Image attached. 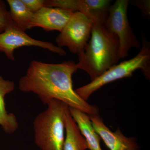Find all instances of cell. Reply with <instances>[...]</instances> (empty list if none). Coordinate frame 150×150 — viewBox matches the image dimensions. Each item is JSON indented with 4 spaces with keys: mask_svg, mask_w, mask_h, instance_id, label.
<instances>
[{
    "mask_svg": "<svg viewBox=\"0 0 150 150\" xmlns=\"http://www.w3.org/2000/svg\"><path fill=\"white\" fill-rule=\"evenodd\" d=\"M142 48L137 56L130 60L110 68L99 77L75 90L79 96L86 101L91 95L105 85L125 78L131 77L138 69L141 70L148 79L150 78V46L144 38Z\"/></svg>",
    "mask_w": 150,
    "mask_h": 150,
    "instance_id": "obj_4",
    "label": "cell"
},
{
    "mask_svg": "<svg viewBox=\"0 0 150 150\" xmlns=\"http://www.w3.org/2000/svg\"><path fill=\"white\" fill-rule=\"evenodd\" d=\"M118 38L103 23H93L90 40L78 54L79 69L87 73L91 81L117 64L120 59Z\"/></svg>",
    "mask_w": 150,
    "mask_h": 150,
    "instance_id": "obj_2",
    "label": "cell"
},
{
    "mask_svg": "<svg viewBox=\"0 0 150 150\" xmlns=\"http://www.w3.org/2000/svg\"><path fill=\"white\" fill-rule=\"evenodd\" d=\"M74 13L59 8L43 7L33 14L28 29L38 27L46 31L58 30L61 32Z\"/></svg>",
    "mask_w": 150,
    "mask_h": 150,
    "instance_id": "obj_9",
    "label": "cell"
},
{
    "mask_svg": "<svg viewBox=\"0 0 150 150\" xmlns=\"http://www.w3.org/2000/svg\"><path fill=\"white\" fill-rule=\"evenodd\" d=\"M129 0H117L110 6L103 25L118 38L119 59L126 58L132 48H141V45L129 24L127 17Z\"/></svg>",
    "mask_w": 150,
    "mask_h": 150,
    "instance_id": "obj_5",
    "label": "cell"
},
{
    "mask_svg": "<svg viewBox=\"0 0 150 150\" xmlns=\"http://www.w3.org/2000/svg\"><path fill=\"white\" fill-rule=\"evenodd\" d=\"M134 5L139 9L147 17L150 16L149 0H137L132 1Z\"/></svg>",
    "mask_w": 150,
    "mask_h": 150,
    "instance_id": "obj_17",
    "label": "cell"
},
{
    "mask_svg": "<svg viewBox=\"0 0 150 150\" xmlns=\"http://www.w3.org/2000/svg\"><path fill=\"white\" fill-rule=\"evenodd\" d=\"M15 87L13 81L4 79L0 75V125L4 131L9 134L14 133L18 127L16 116L6 110L5 102L6 95L13 91Z\"/></svg>",
    "mask_w": 150,
    "mask_h": 150,
    "instance_id": "obj_12",
    "label": "cell"
},
{
    "mask_svg": "<svg viewBox=\"0 0 150 150\" xmlns=\"http://www.w3.org/2000/svg\"><path fill=\"white\" fill-rule=\"evenodd\" d=\"M23 4L33 13L45 7V0H22Z\"/></svg>",
    "mask_w": 150,
    "mask_h": 150,
    "instance_id": "obj_16",
    "label": "cell"
},
{
    "mask_svg": "<svg viewBox=\"0 0 150 150\" xmlns=\"http://www.w3.org/2000/svg\"><path fill=\"white\" fill-rule=\"evenodd\" d=\"M78 69L74 61L52 64L33 60L19 81V89L36 94L44 104L57 99L88 115L98 114V108L81 98L73 88V74Z\"/></svg>",
    "mask_w": 150,
    "mask_h": 150,
    "instance_id": "obj_1",
    "label": "cell"
},
{
    "mask_svg": "<svg viewBox=\"0 0 150 150\" xmlns=\"http://www.w3.org/2000/svg\"><path fill=\"white\" fill-rule=\"evenodd\" d=\"M70 114L76 123L90 150H102L100 137L94 128L89 115L81 110L69 107Z\"/></svg>",
    "mask_w": 150,
    "mask_h": 150,
    "instance_id": "obj_11",
    "label": "cell"
},
{
    "mask_svg": "<svg viewBox=\"0 0 150 150\" xmlns=\"http://www.w3.org/2000/svg\"><path fill=\"white\" fill-rule=\"evenodd\" d=\"M46 105L47 109L33 122L35 144L41 150H63L65 114L69 106L57 99L51 100Z\"/></svg>",
    "mask_w": 150,
    "mask_h": 150,
    "instance_id": "obj_3",
    "label": "cell"
},
{
    "mask_svg": "<svg viewBox=\"0 0 150 150\" xmlns=\"http://www.w3.org/2000/svg\"><path fill=\"white\" fill-rule=\"evenodd\" d=\"M93 21L79 12H75L56 38L58 47H68L74 54L83 51L90 39Z\"/></svg>",
    "mask_w": 150,
    "mask_h": 150,
    "instance_id": "obj_6",
    "label": "cell"
},
{
    "mask_svg": "<svg viewBox=\"0 0 150 150\" xmlns=\"http://www.w3.org/2000/svg\"><path fill=\"white\" fill-rule=\"evenodd\" d=\"M111 3L109 0H46L45 7L79 12L93 23H103L108 16Z\"/></svg>",
    "mask_w": 150,
    "mask_h": 150,
    "instance_id": "obj_8",
    "label": "cell"
},
{
    "mask_svg": "<svg viewBox=\"0 0 150 150\" xmlns=\"http://www.w3.org/2000/svg\"><path fill=\"white\" fill-rule=\"evenodd\" d=\"M23 46L40 47L61 56L66 55L64 49L53 43L30 37L12 21L3 32L0 33V52L4 53L9 60L14 61L15 50Z\"/></svg>",
    "mask_w": 150,
    "mask_h": 150,
    "instance_id": "obj_7",
    "label": "cell"
},
{
    "mask_svg": "<svg viewBox=\"0 0 150 150\" xmlns=\"http://www.w3.org/2000/svg\"><path fill=\"white\" fill-rule=\"evenodd\" d=\"M89 115L95 130L110 150H140L135 138L124 136L119 128L111 131L98 114Z\"/></svg>",
    "mask_w": 150,
    "mask_h": 150,
    "instance_id": "obj_10",
    "label": "cell"
},
{
    "mask_svg": "<svg viewBox=\"0 0 150 150\" xmlns=\"http://www.w3.org/2000/svg\"><path fill=\"white\" fill-rule=\"evenodd\" d=\"M65 123L66 136L63 150H86L88 149L86 142L70 114L69 107L66 110Z\"/></svg>",
    "mask_w": 150,
    "mask_h": 150,
    "instance_id": "obj_13",
    "label": "cell"
},
{
    "mask_svg": "<svg viewBox=\"0 0 150 150\" xmlns=\"http://www.w3.org/2000/svg\"><path fill=\"white\" fill-rule=\"evenodd\" d=\"M12 20L21 29L25 31L32 19L33 13L22 0H7Z\"/></svg>",
    "mask_w": 150,
    "mask_h": 150,
    "instance_id": "obj_14",
    "label": "cell"
},
{
    "mask_svg": "<svg viewBox=\"0 0 150 150\" xmlns=\"http://www.w3.org/2000/svg\"><path fill=\"white\" fill-rule=\"evenodd\" d=\"M12 22L9 11L4 2L0 0V33L2 32Z\"/></svg>",
    "mask_w": 150,
    "mask_h": 150,
    "instance_id": "obj_15",
    "label": "cell"
}]
</instances>
